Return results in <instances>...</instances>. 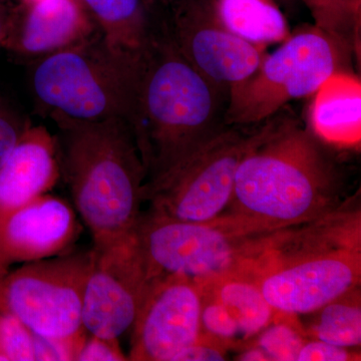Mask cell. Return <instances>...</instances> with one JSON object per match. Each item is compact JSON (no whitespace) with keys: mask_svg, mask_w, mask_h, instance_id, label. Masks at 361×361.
Returning a JSON list of instances; mask_svg holds the SVG:
<instances>
[{"mask_svg":"<svg viewBox=\"0 0 361 361\" xmlns=\"http://www.w3.org/2000/svg\"><path fill=\"white\" fill-rule=\"evenodd\" d=\"M277 120L247 132L227 126L165 175L144 185L151 212L185 222H208L230 205L240 161Z\"/></svg>","mask_w":361,"mask_h":361,"instance_id":"obj_8","label":"cell"},{"mask_svg":"<svg viewBox=\"0 0 361 361\" xmlns=\"http://www.w3.org/2000/svg\"><path fill=\"white\" fill-rule=\"evenodd\" d=\"M202 332L236 346L238 325L229 310L212 295L202 290Z\"/></svg>","mask_w":361,"mask_h":361,"instance_id":"obj_24","label":"cell"},{"mask_svg":"<svg viewBox=\"0 0 361 361\" xmlns=\"http://www.w3.org/2000/svg\"><path fill=\"white\" fill-rule=\"evenodd\" d=\"M202 286L183 276L158 278L133 325L129 360L174 361L200 336Z\"/></svg>","mask_w":361,"mask_h":361,"instance_id":"obj_12","label":"cell"},{"mask_svg":"<svg viewBox=\"0 0 361 361\" xmlns=\"http://www.w3.org/2000/svg\"><path fill=\"white\" fill-rule=\"evenodd\" d=\"M310 314L313 318L305 331L306 336L342 348H360V286L324 304Z\"/></svg>","mask_w":361,"mask_h":361,"instance_id":"obj_20","label":"cell"},{"mask_svg":"<svg viewBox=\"0 0 361 361\" xmlns=\"http://www.w3.org/2000/svg\"><path fill=\"white\" fill-rule=\"evenodd\" d=\"M314 94L310 118L316 137L338 148L360 149V78L348 71H336Z\"/></svg>","mask_w":361,"mask_h":361,"instance_id":"obj_17","label":"cell"},{"mask_svg":"<svg viewBox=\"0 0 361 361\" xmlns=\"http://www.w3.org/2000/svg\"><path fill=\"white\" fill-rule=\"evenodd\" d=\"M61 177L56 137L30 126L0 167V215L49 193Z\"/></svg>","mask_w":361,"mask_h":361,"instance_id":"obj_15","label":"cell"},{"mask_svg":"<svg viewBox=\"0 0 361 361\" xmlns=\"http://www.w3.org/2000/svg\"><path fill=\"white\" fill-rule=\"evenodd\" d=\"M281 314L283 317H275L256 336L257 339L253 343L264 351L269 360L297 361L299 350L307 336L293 322L294 315Z\"/></svg>","mask_w":361,"mask_h":361,"instance_id":"obj_22","label":"cell"},{"mask_svg":"<svg viewBox=\"0 0 361 361\" xmlns=\"http://www.w3.org/2000/svg\"><path fill=\"white\" fill-rule=\"evenodd\" d=\"M229 310L245 339L258 336L273 322L277 311L266 300L255 280L245 274L230 275L200 283Z\"/></svg>","mask_w":361,"mask_h":361,"instance_id":"obj_19","label":"cell"},{"mask_svg":"<svg viewBox=\"0 0 361 361\" xmlns=\"http://www.w3.org/2000/svg\"><path fill=\"white\" fill-rule=\"evenodd\" d=\"M231 344L201 332L191 345L176 356L174 361H220L227 360Z\"/></svg>","mask_w":361,"mask_h":361,"instance_id":"obj_26","label":"cell"},{"mask_svg":"<svg viewBox=\"0 0 361 361\" xmlns=\"http://www.w3.org/2000/svg\"><path fill=\"white\" fill-rule=\"evenodd\" d=\"M75 360L125 361L129 360V357L123 355L118 339H106L90 334L85 338Z\"/></svg>","mask_w":361,"mask_h":361,"instance_id":"obj_27","label":"cell"},{"mask_svg":"<svg viewBox=\"0 0 361 361\" xmlns=\"http://www.w3.org/2000/svg\"><path fill=\"white\" fill-rule=\"evenodd\" d=\"M13 13V9L4 4V0H0V47L4 44L6 39Z\"/></svg>","mask_w":361,"mask_h":361,"instance_id":"obj_29","label":"cell"},{"mask_svg":"<svg viewBox=\"0 0 361 361\" xmlns=\"http://www.w3.org/2000/svg\"><path fill=\"white\" fill-rule=\"evenodd\" d=\"M230 87L201 75L163 35L137 82L130 127L146 171L165 175L227 127Z\"/></svg>","mask_w":361,"mask_h":361,"instance_id":"obj_2","label":"cell"},{"mask_svg":"<svg viewBox=\"0 0 361 361\" xmlns=\"http://www.w3.org/2000/svg\"><path fill=\"white\" fill-rule=\"evenodd\" d=\"M351 51L315 25L300 28L250 77L230 87L226 123H263L289 102L314 94L330 75L346 71Z\"/></svg>","mask_w":361,"mask_h":361,"instance_id":"obj_7","label":"cell"},{"mask_svg":"<svg viewBox=\"0 0 361 361\" xmlns=\"http://www.w3.org/2000/svg\"><path fill=\"white\" fill-rule=\"evenodd\" d=\"M99 32L80 0H23L13 9L4 47L26 59H42Z\"/></svg>","mask_w":361,"mask_h":361,"instance_id":"obj_14","label":"cell"},{"mask_svg":"<svg viewBox=\"0 0 361 361\" xmlns=\"http://www.w3.org/2000/svg\"><path fill=\"white\" fill-rule=\"evenodd\" d=\"M51 118L59 130L61 175L92 234V247L130 236L142 214L146 171L129 123Z\"/></svg>","mask_w":361,"mask_h":361,"instance_id":"obj_3","label":"cell"},{"mask_svg":"<svg viewBox=\"0 0 361 361\" xmlns=\"http://www.w3.org/2000/svg\"><path fill=\"white\" fill-rule=\"evenodd\" d=\"M30 127V123H23L16 116L0 110V167L6 163L21 135Z\"/></svg>","mask_w":361,"mask_h":361,"instance_id":"obj_28","label":"cell"},{"mask_svg":"<svg viewBox=\"0 0 361 361\" xmlns=\"http://www.w3.org/2000/svg\"><path fill=\"white\" fill-rule=\"evenodd\" d=\"M236 360L245 361L269 360H268L267 355H265L264 351L254 343L250 344L249 346H245V348L242 349L240 355H237Z\"/></svg>","mask_w":361,"mask_h":361,"instance_id":"obj_30","label":"cell"},{"mask_svg":"<svg viewBox=\"0 0 361 361\" xmlns=\"http://www.w3.org/2000/svg\"><path fill=\"white\" fill-rule=\"evenodd\" d=\"M283 230L263 229L229 213L208 222H185L148 210L140 216L133 238L149 282L183 276L206 283L249 274Z\"/></svg>","mask_w":361,"mask_h":361,"instance_id":"obj_5","label":"cell"},{"mask_svg":"<svg viewBox=\"0 0 361 361\" xmlns=\"http://www.w3.org/2000/svg\"><path fill=\"white\" fill-rule=\"evenodd\" d=\"M316 27L353 49L360 30L361 0H304Z\"/></svg>","mask_w":361,"mask_h":361,"instance_id":"obj_21","label":"cell"},{"mask_svg":"<svg viewBox=\"0 0 361 361\" xmlns=\"http://www.w3.org/2000/svg\"><path fill=\"white\" fill-rule=\"evenodd\" d=\"M92 260V249L71 250L0 275V311L49 341L87 336L82 301Z\"/></svg>","mask_w":361,"mask_h":361,"instance_id":"obj_9","label":"cell"},{"mask_svg":"<svg viewBox=\"0 0 361 361\" xmlns=\"http://www.w3.org/2000/svg\"><path fill=\"white\" fill-rule=\"evenodd\" d=\"M343 202L336 168L312 130L276 121L240 161L224 213L276 231L318 219Z\"/></svg>","mask_w":361,"mask_h":361,"instance_id":"obj_1","label":"cell"},{"mask_svg":"<svg viewBox=\"0 0 361 361\" xmlns=\"http://www.w3.org/2000/svg\"><path fill=\"white\" fill-rule=\"evenodd\" d=\"M248 276L277 312L294 316L310 314L360 286L356 197L318 219L286 228Z\"/></svg>","mask_w":361,"mask_h":361,"instance_id":"obj_4","label":"cell"},{"mask_svg":"<svg viewBox=\"0 0 361 361\" xmlns=\"http://www.w3.org/2000/svg\"><path fill=\"white\" fill-rule=\"evenodd\" d=\"M360 360L357 349L336 345L315 338H306L299 350L297 361H353Z\"/></svg>","mask_w":361,"mask_h":361,"instance_id":"obj_25","label":"cell"},{"mask_svg":"<svg viewBox=\"0 0 361 361\" xmlns=\"http://www.w3.org/2000/svg\"><path fill=\"white\" fill-rule=\"evenodd\" d=\"M80 232L73 207L42 195L0 215V275L14 263H30L73 250Z\"/></svg>","mask_w":361,"mask_h":361,"instance_id":"obj_13","label":"cell"},{"mask_svg":"<svg viewBox=\"0 0 361 361\" xmlns=\"http://www.w3.org/2000/svg\"><path fill=\"white\" fill-rule=\"evenodd\" d=\"M140 75L121 63L99 32L39 59L32 90L49 116L78 122L120 118L130 125Z\"/></svg>","mask_w":361,"mask_h":361,"instance_id":"obj_6","label":"cell"},{"mask_svg":"<svg viewBox=\"0 0 361 361\" xmlns=\"http://www.w3.org/2000/svg\"><path fill=\"white\" fill-rule=\"evenodd\" d=\"M96 23L109 51L130 71L141 75L164 21L157 23L147 0H80Z\"/></svg>","mask_w":361,"mask_h":361,"instance_id":"obj_16","label":"cell"},{"mask_svg":"<svg viewBox=\"0 0 361 361\" xmlns=\"http://www.w3.org/2000/svg\"><path fill=\"white\" fill-rule=\"evenodd\" d=\"M0 353L7 361L37 360L35 336L18 318L0 311Z\"/></svg>","mask_w":361,"mask_h":361,"instance_id":"obj_23","label":"cell"},{"mask_svg":"<svg viewBox=\"0 0 361 361\" xmlns=\"http://www.w3.org/2000/svg\"><path fill=\"white\" fill-rule=\"evenodd\" d=\"M92 251L82 325L92 336L118 341L132 329L149 281L133 234Z\"/></svg>","mask_w":361,"mask_h":361,"instance_id":"obj_11","label":"cell"},{"mask_svg":"<svg viewBox=\"0 0 361 361\" xmlns=\"http://www.w3.org/2000/svg\"><path fill=\"white\" fill-rule=\"evenodd\" d=\"M166 35L201 75L223 87L243 82L266 56L265 45L237 37L221 25L213 4L177 0L164 20Z\"/></svg>","mask_w":361,"mask_h":361,"instance_id":"obj_10","label":"cell"},{"mask_svg":"<svg viewBox=\"0 0 361 361\" xmlns=\"http://www.w3.org/2000/svg\"><path fill=\"white\" fill-rule=\"evenodd\" d=\"M213 7L221 25L252 44L267 47L290 37L274 0H215Z\"/></svg>","mask_w":361,"mask_h":361,"instance_id":"obj_18","label":"cell"}]
</instances>
